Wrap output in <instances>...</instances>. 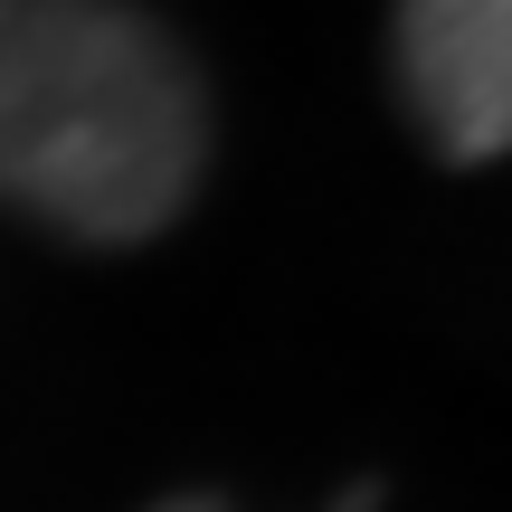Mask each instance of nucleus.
Returning <instances> with one entry per match:
<instances>
[{
	"mask_svg": "<svg viewBox=\"0 0 512 512\" xmlns=\"http://www.w3.org/2000/svg\"><path fill=\"white\" fill-rule=\"evenodd\" d=\"M209 105L190 57L124 0H0V200L95 247L190 209Z\"/></svg>",
	"mask_w": 512,
	"mask_h": 512,
	"instance_id": "nucleus-1",
	"label": "nucleus"
},
{
	"mask_svg": "<svg viewBox=\"0 0 512 512\" xmlns=\"http://www.w3.org/2000/svg\"><path fill=\"white\" fill-rule=\"evenodd\" d=\"M399 76L456 162L512 143V0H399Z\"/></svg>",
	"mask_w": 512,
	"mask_h": 512,
	"instance_id": "nucleus-2",
	"label": "nucleus"
},
{
	"mask_svg": "<svg viewBox=\"0 0 512 512\" xmlns=\"http://www.w3.org/2000/svg\"><path fill=\"white\" fill-rule=\"evenodd\" d=\"M162 512H219V503H209V494H181V503H162Z\"/></svg>",
	"mask_w": 512,
	"mask_h": 512,
	"instance_id": "nucleus-3",
	"label": "nucleus"
}]
</instances>
